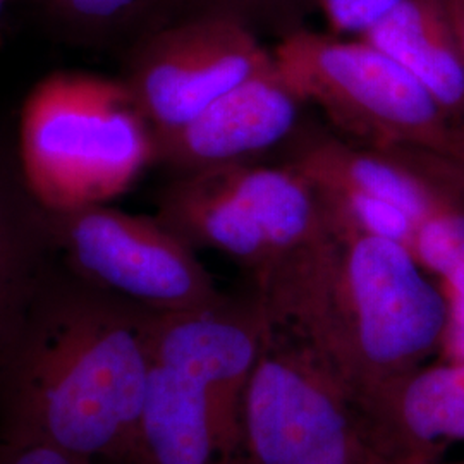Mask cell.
I'll return each mask as SVG.
<instances>
[{"instance_id":"obj_4","label":"cell","mask_w":464,"mask_h":464,"mask_svg":"<svg viewBox=\"0 0 464 464\" xmlns=\"http://www.w3.org/2000/svg\"><path fill=\"white\" fill-rule=\"evenodd\" d=\"M272 59L298 99L316 105L341 138L463 166V130L413 74L363 38L298 28L279 38Z\"/></svg>"},{"instance_id":"obj_9","label":"cell","mask_w":464,"mask_h":464,"mask_svg":"<svg viewBox=\"0 0 464 464\" xmlns=\"http://www.w3.org/2000/svg\"><path fill=\"white\" fill-rule=\"evenodd\" d=\"M301 105L272 59L181 128L155 134V164L166 167L170 176L253 164L298 131Z\"/></svg>"},{"instance_id":"obj_12","label":"cell","mask_w":464,"mask_h":464,"mask_svg":"<svg viewBox=\"0 0 464 464\" xmlns=\"http://www.w3.org/2000/svg\"><path fill=\"white\" fill-rule=\"evenodd\" d=\"M360 38L413 74L464 131V57L442 0H404Z\"/></svg>"},{"instance_id":"obj_23","label":"cell","mask_w":464,"mask_h":464,"mask_svg":"<svg viewBox=\"0 0 464 464\" xmlns=\"http://www.w3.org/2000/svg\"><path fill=\"white\" fill-rule=\"evenodd\" d=\"M427 464H464V459H459V461H452V463H442V461L439 459V461H431V463Z\"/></svg>"},{"instance_id":"obj_10","label":"cell","mask_w":464,"mask_h":464,"mask_svg":"<svg viewBox=\"0 0 464 464\" xmlns=\"http://www.w3.org/2000/svg\"><path fill=\"white\" fill-rule=\"evenodd\" d=\"M385 452L402 464L439 461L464 442V360L420 365L362 404Z\"/></svg>"},{"instance_id":"obj_18","label":"cell","mask_w":464,"mask_h":464,"mask_svg":"<svg viewBox=\"0 0 464 464\" xmlns=\"http://www.w3.org/2000/svg\"><path fill=\"white\" fill-rule=\"evenodd\" d=\"M404 0H315L329 30L335 36L360 38Z\"/></svg>"},{"instance_id":"obj_7","label":"cell","mask_w":464,"mask_h":464,"mask_svg":"<svg viewBox=\"0 0 464 464\" xmlns=\"http://www.w3.org/2000/svg\"><path fill=\"white\" fill-rule=\"evenodd\" d=\"M270 63L272 50L243 21L189 13L128 50L119 78L153 133L162 134L181 128Z\"/></svg>"},{"instance_id":"obj_21","label":"cell","mask_w":464,"mask_h":464,"mask_svg":"<svg viewBox=\"0 0 464 464\" xmlns=\"http://www.w3.org/2000/svg\"><path fill=\"white\" fill-rule=\"evenodd\" d=\"M446 166H448V174L450 181L464 197V166H450L449 162H446Z\"/></svg>"},{"instance_id":"obj_16","label":"cell","mask_w":464,"mask_h":464,"mask_svg":"<svg viewBox=\"0 0 464 464\" xmlns=\"http://www.w3.org/2000/svg\"><path fill=\"white\" fill-rule=\"evenodd\" d=\"M410 251L439 279L448 299V329L440 351L446 360H464V199L449 203L423 220Z\"/></svg>"},{"instance_id":"obj_14","label":"cell","mask_w":464,"mask_h":464,"mask_svg":"<svg viewBox=\"0 0 464 464\" xmlns=\"http://www.w3.org/2000/svg\"><path fill=\"white\" fill-rule=\"evenodd\" d=\"M55 40L121 57L149 34L186 16L193 0H32Z\"/></svg>"},{"instance_id":"obj_3","label":"cell","mask_w":464,"mask_h":464,"mask_svg":"<svg viewBox=\"0 0 464 464\" xmlns=\"http://www.w3.org/2000/svg\"><path fill=\"white\" fill-rule=\"evenodd\" d=\"M155 160V133L121 78L55 71L23 103L17 166L49 212L109 205Z\"/></svg>"},{"instance_id":"obj_20","label":"cell","mask_w":464,"mask_h":464,"mask_svg":"<svg viewBox=\"0 0 464 464\" xmlns=\"http://www.w3.org/2000/svg\"><path fill=\"white\" fill-rule=\"evenodd\" d=\"M442 5L464 57V0H442Z\"/></svg>"},{"instance_id":"obj_1","label":"cell","mask_w":464,"mask_h":464,"mask_svg":"<svg viewBox=\"0 0 464 464\" xmlns=\"http://www.w3.org/2000/svg\"><path fill=\"white\" fill-rule=\"evenodd\" d=\"M153 316L55 256L0 358V433L124 464L147 394Z\"/></svg>"},{"instance_id":"obj_2","label":"cell","mask_w":464,"mask_h":464,"mask_svg":"<svg viewBox=\"0 0 464 464\" xmlns=\"http://www.w3.org/2000/svg\"><path fill=\"white\" fill-rule=\"evenodd\" d=\"M274 331L298 341L363 404L440 351L448 299L398 241L329 231L253 281Z\"/></svg>"},{"instance_id":"obj_8","label":"cell","mask_w":464,"mask_h":464,"mask_svg":"<svg viewBox=\"0 0 464 464\" xmlns=\"http://www.w3.org/2000/svg\"><path fill=\"white\" fill-rule=\"evenodd\" d=\"M272 331L255 289L249 296L224 295L205 306L153 316L151 354L186 366L203 381L227 464L245 463L243 402Z\"/></svg>"},{"instance_id":"obj_15","label":"cell","mask_w":464,"mask_h":464,"mask_svg":"<svg viewBox=\"0 0 464 464\" xmlns=\"http://www.w3.org/2000/svg\"><path fill=\"white\" fill-rule=\"evenodd\" d=\"M220 167L264 232L272 264L329 231L315 189L295 169L255 162Z\"/></svg>"},{"instance_id":"obj_5","label":"cell","mask_w":464,"mask_h":464,"mask_svg":"<svg viewBox=\"0 0 464 464\" xmlns=\"http://www.w3.org/2000/svg\"><path fill=\"white\" fill-rule=\"evenodd\" d=\"M246 464H402L360 401L298 341L272 331L243 402Z\"/></svg>"},{"instance_id":"obj_19","label":"cell","mask_w":464,"mask_h":464,"mask_svg":"<svg viewBox=\"0 0 464 464\" xmlns=\"http://www.w3.org/2000/svg\"><path fill=\"white\" fill-rule=\"evenodd\" d=\"M0 464H102L40 440L0 433Z\"/></svg>"},{"instance_id":"obj_13","label":"cell","mask_w":464,"mask_h":464,"mask_svg":"<svg viewBox=\"0 0 464 464\" xmlns=\"http://www.w3.org/2000/svg\"><path fill=\"white\" fill-rule=\"evenodd\" d=\"M53 258L49 210L0 151V358Z\"/></svg>"},{"instance_id":"obj_17","label":"cell","mask_w":464,"mask_h":464,"mask_svg":"<svg viewBox=\"0 0 464 464\" xmlns=\"http://www.w3.org/2000/svg\"><path fill=\"white\" fill-rule=\"evenodd\" d=\"M308 4L315 0H193L189 13L226 14L243 21L256 34L260 28H276L284 36L303 28L299 16Z\"/></svg>"},{"instance_id":"obj_22","label":"cell","mask_w":464,"mask_h":464,"mask_svg":"<svg viewBox=\"0 0 464 464\" xmlns=\"http://www.w3.org/2000/svg\"><path fill=\"white\" fill-rule=\"evenodd\" d=\"M14 0H0V16H2V13L5 11V7L7 5H11Z\"/></svg>"},{"instance_id":"obj_6","label":"cell","mask_w":464,"mask_h":464,"mask_svg":"<svg viewBox=\"0 0 464 464\" xmlns=\"http://www.w3.org/2000/svg\"><path fill=\"white\" fill-rule=\"evenodd\" d=\"M57 260L82 281L153 312L198 308L222 298L191 248L157 217L111 205L49 212Z\"/></svg>"},{"instance_id":"obj_11","label":"cell","mask_w":464,"mask_h":464,"mask_svg":"<svg viewBox=\"0 0 464 464\" xmlns=\"http://www.w3.org/2000/svg\"><path fill=\"white\" fill-rule=\"evenodd\" d=\"M157 218L191 248L216 249L258 279L274 255L224 167L170 176L157 197Z\"/></svg>"}]
</instances>
